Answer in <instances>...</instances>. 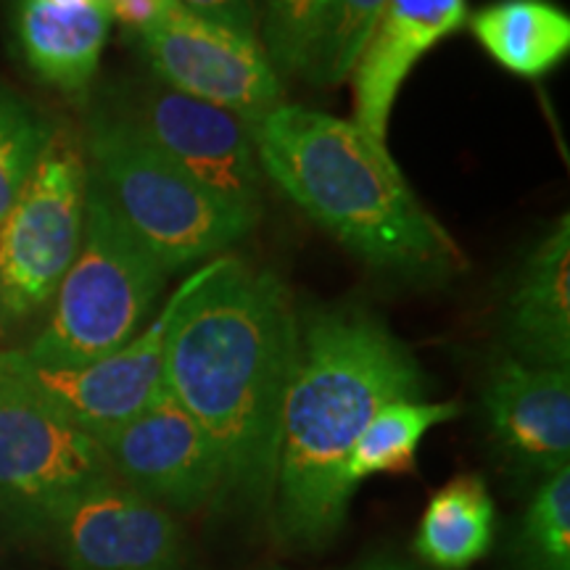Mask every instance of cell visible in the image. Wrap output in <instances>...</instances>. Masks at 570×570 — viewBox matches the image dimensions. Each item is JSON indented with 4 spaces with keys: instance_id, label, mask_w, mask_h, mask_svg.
<instances>
[{
    "instance_id": "cell-1",
    "label": "cell",
    "mask_w": 570,
    "mask_h": 570,
    "mask_svg": "<svg viewBox=\"0 0 570 570\" xmlns=\"http://www.w3.org/2000/svg\"><path fill=\"white\" fill-rule=\"evenodd\" d=\"M298 352L288 285L265 267L219 256L177 306L164 389L223 458V499L273 504L281 420Z\"/></svg>"
},
{
    "instance_id": "cell-2",
    "label": "cell",
    "mask_w": 570,
    "mask_h": 570,
    "mask_svg": "<svg viewBox=\"0 0 570 570\" xmlns=\"http://www.w3.org/2000/svg\"><path fill=\"white\" fill-rule=\"evenodd\" d=\"M423 389L410 346L365 312L298 320L273 497L283 541L309 550L336 537L354 497L344 470L356 439L386 404L420 399Z\"/></svg>"
},
{
    "instance_id": "cell-3",
    "label": "cell",
    "mask_w": 570,
    "mask_h": 570,
    "mask_svg": "<svg viewBox=\"0 0 570 570\" xmlns=\"http://www.w3.org/2000/svg\"><path fill=\"white\" fill-rule=\"evenodd\" d=\"M262 175L341 246L404 277H441L462 254L420 204L389 146L352 119L283 104L252 127Z\"/></svg>"
},
{
    "instance_id": "cell-4",
    "label": "cell",
    "mask_w": 570,
    "mask_h": 570,
    "mask_svg": "<svg viewBox=\"0 0 570 570\" xmlns=\"http://www.w3.org/2000/svg\"><path fill=\"white\" fill-rule=\"evenodd\" d=\"M167 273L88 180L82 244L56 288L51 320L24 348L42 367H82L138 336Z\"/></svg>"
},
{
    "instance_id": "cell-5",
    "label": "cell",
    "mask_w": 570,
    "mask_h": 570,
    "mask_svg": "<svg viewBox=\"0 0 570 570\" xmlns=\"http://www.w3.org/2000/svg\"><path fill=\"white\" fill-rule=\"evenodd\" d=\"M88 148L90 180L167 275L223 254L256 223L209 194L135 122L96 125Z\"/></svg>"
},
{
    "instance_id": "cell-6",
    "label": "cell",
    "mask_w": 570,
    "mask_h": 570,
    "mask_svg": "<svg viewBox=\"0 0 570 570\" xmlns=\"http://www.w3.org/2000/svg\"><path fill=\"white\" fill-rule=\"evenodd\" d=\"M88 164L69 132H53L17 202L0 223V317L40 309L82 244Z\"/></svg>"
},
{
    "instance_id": "cell-7",
    "label": "cell",
    "mask_w": 570,
    "mask_h": 570,
    "mask_svg": "<svg viewBox=\"0 0 570 570\" xmlns=\"http://www.w3.org/2000/svg\"><path fill=\"white\" fill-rule=\"evenodd\" d=\"M111 479L98 441L0 362V508L48 525L71 499Z\"/></svg>"
},
{
    "instance_id": "cell-8",
    "label": "cell",
    "mask_w": 570,
    "mask_h": 570,
    "mask_svg": "<svg viewBox=\"0 0 570 570\" xmlns=\"http://www.w3.org/2000/svg\"><path fill=\"white\" fill-rule=\"evenodd\" d=\"M140 40L164 88L219 106L248 127L285 104L283 77L256 38L173 3Z\"/></svg>"
},
{
    "instance_id": "cell-9",
    "label": "cell",
    "mask_w": 570,
    "mask_h": 570,
    "mask_svg": "<svg viewBox=\"0 0 570 570\" xmlns=\"http://www.w3.org/2000/svg\"><path fill=\"white\" fill-rule=\"evenodd\" d=\"M206 265L183 281L161 312L122 348L82 367H42L21 352H0V362L30 386L42 402L77 425L88 436H101L111 428L140 415L164 391V352L177 306L202 281Z\"/></svg>"
},
{
    "instance_id": "cell-10",
    "label": "cell",
    "mask_w": 570,
    "mask_h": 570,
    "mask_svg": "<svg viewBox=\"0 0 570 570\" xmlns=\"http://www.w3.org/2000/svg\"><path fill=\"white\" fill-rule=\"evenodd\" d=\"M111 473L173 515L223 502L225 470L209 433L167 389L140 415L96 436Z\"/></svg>"
},
{
    "instance_id": "cell-11",
    "label": "cell",
    "mask_w": 570,
    "mask_h": 570,
    "mask_svg": "<svg viewBox=\"0 0 570 570\" xmlns=\"http://www.w3.org/2000/svg\"><path fill=\"white\" fill-rule=\"evenodd\" d=\"M69 570H180L177 518L111 479L71 499L48 523Z\"/></svg>"
},
{
    "instance_id": "cell-12",
    "label": "cell",
    "mask_w": 570,
    "mask_h": 570,
    "mask_svg": "<svg viewBox=\"0 0 570 570\" xmlns=\"http://www.w3.org/2000/svg\"><path fill=\"white\" fill-rule=\"evenodd\" d=\"M138 127L209 194L259 217L262 169L246 122L219 106L161 88L148 98Z\"/></svg>"
},
{
    "instance_id": "cell-13",
    "label": "cell",
    "mask_w": 570,
    "mask_h": 570,
    "mask_svg": "<svg viewBox=\"0 0 570 570\" xmlns=\"http://www.w3.org/2000/svg\"><path fill=\"white\" fill-rule=\"evenodd\" d=\"M465 21L468 0H386L352 69V122L386 146L391 109L404 80Z\"/></svg>"
},
{
    "instance_id": "cell-14",
    "label": "cell",
    "mask_w": 570,
    "mask_h": 570,
    "mask_svg": "<svg viewBox=\"0 0 570 570\" xmlns=\"http://www.w3.org/2000/svg\"><path fill=\"white\" fill-rule=\"evenodd\" d=\"M491 431L520 465L552 475L570 465V373L504 356L487 394Z\"/></svg>"
},
{
    "instance_id": "cell-15",
    "label": "cell",
    "mask_w": 570,
    "mask_h": 570,
    "mask_svg": "<svg viewBox=\"0 0 570 570\" xmlns=\"http://www.w3.org/2000/svg\"><path fill=\"white\" fill-rule=\"evenodd\" d=\"M508 338L515 360L541 367L570 362V219L533 246L508 302Z\"/></svg>"
},
{
    "instance_id": "cell-16",
    "label": "cell",
    "mask_w": 570,
    "mask_h": 570,
    "mask_svg": "<svg viewBox=\"0 0 570 570\" xmlns=\"http://www.w3.org/2000/svg\"><path fill=\"white\" fill-rule=\"evenodd\" d=\"M111 13L88 0L80 6H59L51 0H21L19 40L27 63L48 85L67 92H82L96 77Z\"/></svg>"
},
{
    "instance_id": "cell-17",
    "label": "cell",
    "mask_w": 570,
    "mask_h": 570,
    "mask_svg": "<svg viewBox=\"0 0 570 570\" xmlns=\"http://www.w3.org/2000/svg\"><path fill=\"white\" fill-rule=\"evenodd\" d=\"M468 27L499 67L525 80L550 75L570 53V17L552 0H494Z\"/></svg>"
},
{
    "instance_id": "cell-18",
    "label": "cell",
    "mask_w": 570,
    "mask_h": 570,
    "mask_svg": "<svg viewBox=\"0 0 570 570\" xmlns=\"http://www.w3.org/2000/svg\"><path fill=\"white\" fill-rule=\"evenodd\" d=\"M497 508L481 475H458L431 497L420 518L415 552L431 568L465 570L494 544Z\"/></svg>"
},
{
    "instance_id": "cell-19",
    "label": "cell",
    "mask_w": 570,
    "mask_h": 570,
    "mask_svg": "<svg viewBox=\"0 0 570 570\" xmlns=\"http://www.w3.org/2000/svg\"><path fill=\"white\" fill-rule=\"evenodd\" d=\"M460 415L454 402H391L370 420L346 460L344 479L352 489L370 475L410 473L415 468L420 441L431 428Z\"/></svg>"
},
{
    "instance_id": "cell-20",
    "label": "cell",
    "mask_w": 570,
    "mask_h": 570,
    "mask_svg": "<svg viewBox=\"0 0 570 570\" xmlns=\"http://www.w3.org/2000/svg\"><path fill=\"white\" fill-rule=\"evenodd\" d=\"M383 6L386 0H323L296 75L320 88L346 82Z\"/></svg>"
},
{
    "instance_id": "cell-21",
    "label": "cell",
    "mask_w": 570,
    "mask_h": 570,
    "mask_svg": "<svg viewBox=\"0 0 570 570\" xmlns=\"http://www.w3.org/2000/svg\"><path fill=\"white\" fill-rule=\"evenodd\" d=\"M515 570H570V465L547 475L525 508Z\"/></svg>"
},
{
    "instance_id": "cell-22",
    "label": "cell",
    "mask_w": 570,
    "mask_h": 570,
    "mask_svg": "<svg viewBox=\"0 0 570 570\" xmlns=\"http://www.w3.org/2000/svg\"><path fill=\"white\" fill-rule=\"evenodd\" d=\"M51 125L17 92L0 88V223L51 140Z\"/></svg>"
},
{
    "instance_id": "cell-23",
    "label": "cell",
    "mask_w": 570,
    "mask_h": 570,
    "mask_svg": "<svg viewBox=\"0 0 570 570\" xmlns=\"http://www.w3.org/2000/svg\"><path fill=\"white\" fill-rule=\"evenodd\" d=\"M320 9L323 0H259V42L281 77L298 71Z\"/></svg>"
},
{
    "instance_id": "cell-24",
    "label": "cell",
    "mask_w": 570,
    "mask_h": 570,
    "mask_svg": "<svg viewBox=\"0 0 570 570\" xmlns=\"http://www.w3.org/2000/svg\"><path fill=\"white\" fill-rule=\"evenodd\" d=\"M175 3L194 17L259 40V0H175Z\"/></svg>"
},
{
    "instance_id": "cell-25",
    "label": "cell",
    "mask_w": 570,
    "mask_h": 570,
    "mask_svg": "<svg viewBox=\"0 0 570 570\" xmlns=\"http://www.w3.org/2000/svg\"><path fill=\"white\" fill-rule=\"evenodd\" d=\"M175 0H111L109 13L127 30L146 35Z\"/></svg>"
},
{
    "instance_id": "cell-26",
    "label": "cell",
    "mask_w": 570,
    "mask_h": 570,
    "mask_svg": "<svg viewBox=\"0 0 570 570\" xmlns=\"http://www.w3.org/2000/svg\"><path fill=\"white\" fill-rule=\"evenodd\" d=\"M360 570H412V568H404V566H396V562H373V566H365Z\"/></svg>"
},
{
    "instance_id": "cell-27",
    "label": "cell",
    "mask_w": 570,
    "mask_h": 570,
    "mask_svg": "<svg viewBox=\"0 0 570 570\" xmlns=\"http://www.w3.org/2000/svg\"><path fill=\"white\" fill-rule=\"evenodd\" d=\"M51 3H59V6H80V3H88V0H51Z\"/></svg>"
},
{
    "instance_id": "cell-28",
    "label": "cell",
    "mask_w": 570,
    "mask_h": 570,
    "mask_svg": "<svg viewBox=\"0 0 570 570\" xmlns=\"http://www.w3.org/2000/svg\"><path fill=\"white\" fill-rule=\"evenodd\" d=\"M96 3H101V6H106V9H109V6H111V0H96Z\"/></svg>"
}]
</instances>
